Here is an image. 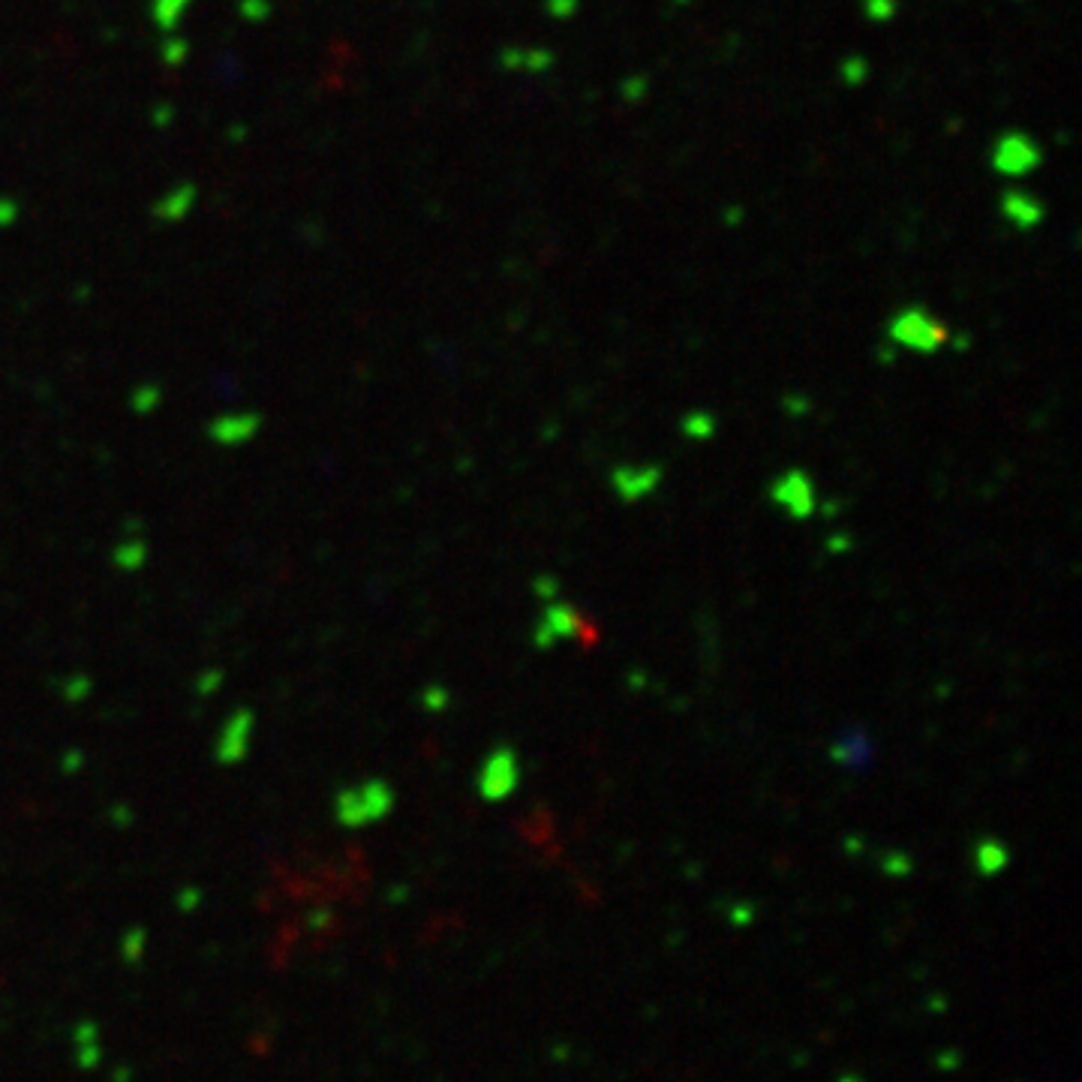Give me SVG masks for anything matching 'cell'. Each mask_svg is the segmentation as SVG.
Returning a JSON list of instances; mask_svg holds the SVG:
<instances>
[{
	"label": "cell",
	"mask_w": 1082,
	"mask_h": 1082,
	"mask_svg": "<svg viewBox=\"0 0 1082 1082\" xmlns=\"http://www.w3.org/2000/svg\"><path fill=\"white\" fill-rule=\"evenodd\" d=\"M743 220H746V208H743V205H731V208L722 211V226H728V229L740 226Z\"/></svg>",
	"instance_id": "obj_17"
},
{
	"label": "cell",
	"mask_w": 1082,
	"mask_h": 1082,
	"mask_svg": "<svg viewBox=\"0 0 1082 1082\" xmlns=\"http://www.w3.org/2000/svg\"><path fill=\"white\" fill-rule=\"evenodd\" d=\"M770 499L785 508L794 520H809L818 511V493L803 469H788L770 484Z\"/></svg>",
	"instance_id": "obj_5"
},
{
	"label": "cell",
	"mask_w": 1082,
	"mask_h": 1082,
	"mask_svg": "<svg viewBox=\"0 0 1082 1082\" xmlns=\"http://www.w3.org/2000/svg\"><path fill=\"white\" fill-rule=\"evenodd\" d=\"M581 10V0H545V13L557 22H569L575 19Z\"/></svg>",
	"instance_id": "obj_16"
},
{
	"label": "cell",
	"mask_w": 1082,
	"mask_h": 1082,
	"mask_svg": "<svg viewBox=\"0 0 1082 1082\" xmlns=\"http://www.w3.org/2000/svg\"><path fill=\"white\" fill-rule=\"evenodd\" d=\"M887 343L896 349H908L914 355H935L950 343V331L947 325L929 313L926 307L914 304L899 310L890 325H887Z\"/></svg>",
	"instance_id": "obj_1"
},
{
	"label": "cell",
	"mask_w": 1082,
	"mask_h": 1082,
	"mask_svg": "<svg viewBox=\"0 0 1082 1082\" xmlns=\"http://www.w3.org/2000/svg\"><path fill=\"white\" fill-rule=\"evenodd\" d=\"M517 785H520V761H517L514 749H508V746L493 749L478 776L481 797L496 803V800H505L508 794H514Z\"/></svg>",
	"instance_id": "obj_6"
},
{
	"label": "cell",
	"mask_w": 1082,
	"mask_h": 1082,
	"mask_svg": "<svg viewBox=\"0 0 1082 1082\" xmlns=\"http://www.w3.org/2000/svg\"><path fill=\"white\" fill-rule=\"evenodd\" d=\"M833 761L842 764V767H854V770H863L872 764V740L863 728H854L848 734H842L833 749H830Z\"/></svg>",
	"instance_id": "obj_10"
},
{
	"label": "cell",
	"mask_w": 1082,
	"mask_h": 1082,
	"mask_svg": "<svg viewBox=\"0 0 1082 1082\" xmlns=\"http://www.w3.org/2000/svg\"><path fill=\"white\" fill-rule=\"evenodd\" d=\"M569 638H578L590 650V647L599 644V626L581 608H575L572 602L548 599L545 611H541V617H538V626L532 632V644L538 650H551L554 644L569 641Z\"/></svg>",
	"instance_id": "obj_2"
},
{
	"label": "cell",
	"mask_w": 1082,
	"mask_h": 1082,
	"mask_svg": "<svg viewBox=\"0 0 1082 1082\" xmlns=\"http://www.w3.org/2000/svg\"><path fill=\"white\" fill-rule=\"evenodd\" d=\"M899 13V0H863V16L872 25H887Z\"/></svg>",
	"instance_id": "obj_14"
},
{
	"label": "cell",
	"mask_w": 1082,
	"mask_h": 1082,
	"mask_svg": "<svg viewBox=\"0 0 1082 1082\" xmlns=\"http://www.w3.org/2000/svg\"><path fill=\"white\" fill-rule=\"evenodd\" d=\"M394 803V794L385 782L373 779L361 788H352V791H343L340 800H337V812L343 818V824H367V821H376L382 818Z\"/></svg>",
	"instance_id": "obj_4"
},
{
	"label": "cell",
	"mask_w": 1082,
	"mask_h": 1082,
	"mask_svg": "<svg viewBox=\"0 0 1082 1082\" xmlns=\"http://www.w3.org/2000/svg\"><path fill=\"white\" fill-rule=\"evenodd\" d=\"M989 166L1007 181H1022L1043 166V148L1025 130H1004L989 151Z\"/></svg>",
	"instance_id": "obj_3"
},
{
	"label": "cell",
	"mask_w": 1082,
	"mask_h": 1082,
	"mask_svg": "<svg viewBox=\"0 0 1082 1082\" xmlns=\"http://www.w3.org/2000/svg\"><path fill=\"white\" fill-rule=\"evenodd\" d=\"M1007 848L1001 845V842H995V839H980V845H977V869L983 872V875H995V872H1001L1004 869V863H1007Z\"/></svg>",
	"instance_id": "obj_11"
},
{
	"label": "cell",
	"mask_w": 1082,
	"mask_h": 1082,
	"mask_svg": "<svg viewBox=\"0 0 1082 1082\" xmlns=\"http://www.w3.org/2000/svg\"><path fill=\"white\" fill-rule=\"evenodd\" d=\"M665 472L659 463H641V466H617L611 472V484L617 490V496L623 502H641L650 493H656V487L662 484Z\"/></svg>",
	"instance_id": "obj_8"
},
{
	"label": "cell",
	"mask_w": 1082,
	"mask_h": 1082,
	"mask_svg": "<svg viewBox=\"0 0 1082 1082\" xmlns=\"http://www.w3.org/2000/svg\"><path fill=\"white\" fill-rule=\"evenodd\" d=\"M869 70L872 67H869V61L863 55H845L842 64H839V82L848 85V88H860V85H866Z\"/></svg>",
	"instance_id": "obj_12"
},
{
	"label": "cell",
	"mask_w": 1082,
	"mask_h": 1082,
	"mask_svg": "<svg viewBox=\"0 0 1082 1082\" xmlns=\"http://www.w3.org/2000/svg\"><path fill=\"white\" fill-rule=\"evenodd\" d=\"M671 4H677V7H689L692 0H671Z\"/></svg>",
	"instance_id": "obj_18"
},
{
	"label": "cell",
	"mask_w": 1082,
	"mask_h": 1082,
	"mask_svg": "<svg viewBox=\"0 0 1082 1082\" xmlns=\"http://www.w3.org/2000/svg\"><path fill=\"white\" fill-rule=\"evenodd\" d=\"M557 64V55L551 49H541V46H508L499 52V67L508 70V73H529V76H541L548 73L551 67Z\"/></svg>",
	"instance_id": "obj_9"
},
{
	"label": "cell",
	"mask_w": 1082,
	"mask_h": 1082,
	"mask_svg": "<svg viewBox=\"0 0 1082 1082\" xmlns=\"http://www.w3.org/2000/svg\"><path fill=\"white\" fill-rule=\"evenodd\" d=\"M644 97H650V76H644V73H632V76H626L623 82H620V100H626V103H641Z\"/></svg>",
	"instance_id": "obj_15"
},
{
	"label": "cell",
	"mask_w": 1082,
	"mask_h": 1082,
	"mask_svg": "<svg viewBox=\"0 0 1082 1082\" xmlns=\"http://www.w3.org/2000/svg\"><path fill=\"white\" fill-rule=\"evenodd\" d=\"M683 430H686V436H692V439H707V436L716 433V418H713L710 412H704V409L689 412V415L683 418Z\"/></svg>",
	"instance_id": "obj_13"
},
{
	"label": "cell",
	"mask_w": 1082,
	"mask_h": 1082,
	"mask_svg": "<svg viewBox=\"0 0 1082 1082\" xmlns=\"http://www.w3.org/2000/svg\"><path fill=\"white\" fill-rule=\"evenodd\" d=\"M1001 220L1016 232H1034L1046 220V205L1025 187H1007L998 199Z\"/></svg>",
	"instance_id": "obj_7"
}]
</instances>
